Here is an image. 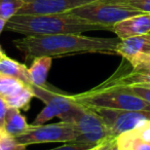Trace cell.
<instances>
[{
	"label": "cell",
	"mask_w": 150,
	"mask_h": 150,
	"mask_svg": "<svg viewBox=\"0 0 150 150\" xmlns=\"http://www.w3.org/2000/svg\"><path fill=\"white\" fill-rule=\"evenodd\" d=\"M120 39L92 37L82 34H56L43 36H24L13 41L15 46L27 61L38 57H65L77 54H117Z\"/></svg>",
	"instance_id": "1"
},
{
	"label": "cell",
	"mask_w": 150,
	"mask_h": 150,
	"mask_svg": "<svg viewBox=\"0 0 150 150\" xmlns=\"http://www.w3.org/2000/svg\"><path fill=\"white\" fill-rule=\"evenodd\" d=\"M5 29L24 36L56 34H82L84 32L107 30L98 24L66 13L56 15H16L6 22Z\"/></svg>",
	"instance_id": "2"
},
{
	"label": "cell",
	"mask_w": 150,
	"mask_h": 150,
	"mask_svg": "<svg viewBox=\"0 0 150 150\" xmlns=\"http://www.w3.org/2000/svg\"><path fill=\"white\" fill-rule=\"evenodd\" d=\"M78 103L92 108L116 110H150V103L132 94L122 86L101 84L88 92L74 95Z\"/></svg>",
	"instance_id": "3"
},
{
	"label": "cell",
	"mask_w": 150,
	"mask_h": 150,
	"mask_svg": "<svg viewBox=\"0 0 150 150\" xmlns=\"http://www.w3.org/2000/svg\"><path fill=\"white\" fill-rule=\"evenodd\" d=\"M69 13L112 31V27L116 23L142 13L118 2L117 0H99L73 9Z\"/></svg>",
	"instance_id": "4"
},
{
	"label": "cell",
	"mask_w": 150,
	"mask_h": 150,
	"mask_svg": "<svg viewBox=\"0 0 150 150\" xmlns=\"http://www.w3.org/2000/svg\"><path fill=\"white\" fill-rule=\"evenodd\" d=\"M70 123L77 134L76 142L79 143L98 145L113 138L104 119L92 107L80 104Z\"/></svg>",
	"instance_id": "5"
},
{
	"label": "cell",
	"mask_w": 150,
	"mask_h": 150,
	"mask_svg": "<svg viewBox=\"0 0 150 150\" xmlns=\"http://www.w3.org/2000/svg\"><path fill=\"white\" fill-rule=\"evenodd\" d=\"M17 140L23 145L39 143H70L76 142L77 134L72 123L61 121L52 125H32L21 135Z\"/></svg>",
	"instance_id": "6"
},
{
	"label": "cell",
	"mask_w": 150,
	"mask_h": 150,
	"mask_svg": "<svg viewBox=\"0 0 150 150\" xmlns=\"http://www.w3.org/2000/svg\"><path fill=\"white\" fill-rule=\"evenodd\" d=\"M104 119L111 136L117 138L125 132L132 131L150 121V110H116L94 108Z\"/></svg>",
	"instance_id": "7"
},
{
	"label": "cell",
	"mask_w": 150,
	"mask_h": 150,
	"mask_svg": "<svg viewBox=\"0 0 150 150\" xmlns=\"http://www.w3.org/2000/svg\"><path fill=\"white\" fill-rule=\"evenodd\" d=\"M31 88L34 97L40 99L43 101L44 104L50 106L61 121L71 122L73 116L80 106V103L75 100L73 96L66 95L47 84L41 86H32Z\"/></svg>",
	"instance_id": "8"
},
{
	"label": "cell",
	"mask_w": 150,
	"mask_h": 150,
	"mask_svg": "<svg viewBox=\"0 0 150 150\" xmlns=\"http://www.w3.org/2000/svg\"><path fill=\"white\" fill-rule=\"evenodd\" d=\"M116 52L135 70L150 69V34L120 39Z\"/></svg>",
	"instance_id": "9"
},
{
	"label": "cell",
	"mask_w": 150,
	"mask_h": 150,
	"mask_svg": "<svg viewBox=\"0 0 150 150\" xmlns=\"http://www.w3.org/2000/svg\"><path fill=\"white\" fill-rule=\"evenodd\" d=\"M99 0H24L17 15H56L66 13Z\"/></svg>",
	"instance_id": "10"
},
{
	"label": "cell",
	"mask_w": 150,
	"mask_h": 150,
	"mask_svg": "<svg viewBox=\"0 0 150 150\" xmlns=\"http://www.w3.org/2000/svg\"><path fill=\"white\" fill-rule=\"evenodd\" d=\"M0 97L8 107L27 110L34 95L31 86L0 73Z\"/></svg>",
	"instance_id": "11"
},
{
	"label": "cell",
	"mask_w": 150,
	"mask_h": 150,
	"mask_svg": "<svg viewBox=\"0 0 150 150\" xmlns=\"http://www.w3.org/2000/svg\"><path fill=\"white\" fill-rule=\"evenodd\" d=\"M112 32L119 39L150 33V13H140L116 23L112 27Z\"/></svg>",
	"instance_id": "12"
},
{
	"label": "cell",
	"mask_w": 150,
	"mask_h": 150,
	"mask_svg": "<svg viewBox=\"0 0 150 150\" xmlns=\"http://www.w3.org/2000/svg\"><path fill=\"white\" fill-rule=\"evenodd\" d=\"M0 73L7 75L9 77L16 78L28 86H32L29 68H27L26 65L21 64L7 56L0 60Z\"/></svg>",
	"instance_id": "13"
},
{
	"label": "cell",
	"mask_w": 150,
	"mask_h": 150,
	"mask_svg": "<svg viewBox=\"0 0 150 150\" xmlns=\"http://www.w3.org/2000/svg\"><path fill=\"white\" fill-rule=\"evenodd\" d=\"M50 57H38L33 60L29 68V74L31 83L33 86H41L46 84V77L52 67Z\"/></svg>",
	"instance_id": "14"
},
{
	"label": "cell",
	"mask_w": 150,
	"mask_h": 150,
	"mask_svg": "<svg viewBox=\"0 0 150 150\" xmlns=\"http://www.w3.org/2000/svg\"><path fill=\"white\" fill-rule=\"evenodd\" d=\"M29 127L25 116L21 113L20 109L8 107L6 115L4 119V127L3 129L9 134V135L17 137L26 131Z\"/></svg>",
	"instance_id": "15"
},
{
	"label": "cell",
	"mask_w": 150,
	"mask_h": 150,
	"mask_svg": "<svg viewBox=\"0 0 150 150\" xmlns=\"http://www.w3.org/2000/svg\"><path fill=\"white\" fill-rule=\"evenodd\" d=\"M116 140L120 150H150V143L140 139L132 131L119 135Z\"/></svg>",
	"instance_id": "16"
},
{
	"label": "cell",
	"mask_w": 150,
	"mask_h": 150,
	"mask_svg": "<svg viewBox=\"0 0 150 150\" xmlns=\"http://www.w3.org/2000/svg\"><path fill=\"white\" fill-rule=\"evenodd\" d=\"M24 0H0V18L8 21L19 13Z\"/></svg>",
	"instance_id": "17"
},
{
	"label": "cell",
	"mask_w": 150,
	"mask_h": 150,
	"mask_svg": "<svg viewBox=\"0 0 150 150\" xmlns=\"http://www.w3.org/2000/svg\"><path fill=\"white\" fill-rule=\"evenodd\" d=\"M0 150H28L17 138L9 135L4 129H0Z\"/></svg>",
	"instance_id": "18"
},
{
	"label": "cell",
	"mask_w": 150,
	"mask_h": 150,
	"mask_svg": "<svg viewBox=\"0 0 150 150\" xmlns=\"http://www.w3.org/2000/svg\"><path fill=\"white\" fill-rule=\"evenodd\" d=\"M142 13H150V0H117Z\"/></svg>",
	"instance_id": "19"
},
{
	"label": "cell",
	"mask_w": 150,
	"mask_h": 150,
	"mask_svg": "<svg viewBox=\"0 0 150 150\" xmlns=\"http://www.w3.org/2000/svg\"><path fill=\"white\" fill-rule=\"evenodd\" d=\"M54 117H56L54 111L50 106L45 105V107L42 109L41 112L34 119V121L32 122V125H42L45 122H47V121H50V119H52Z\"/></svg>",
	"instance_id": "20"
},
{
	"label": "cell",
	"mask_w": 150,
	"mask_h": 150,
	"mask_svg": "<svg viewBox=\"0 0 150 150\" xmlns=\"http://www.w3.org/2000/svg\"><path fill=\"white\" fill-rule=\"evenodd\" d=\"M123 88H125L127 91L131 92L132 94L136 95V96L140 97L143 100L147 101L148 103H150V88L144 86H122Z\"/></svg>",
	"instance_id": "21"
},
{
	"label": "cell",
	"mask_w": 150,
	"mask_h": 150,
	"mask_svg": "<svg viewBox=\"0 0 150 150\" xmlns=\"http://www.w3.org/2000/svg\"><path fill=\"white\" fill-rule=\"evenodd\" d=\"M132 132L143 141L150 143V121H147L140 127L132 129Z\"/></svg>",
	"instance_id": "22"
},
{
	"label": "cell",
	"mask_w": 150,
	"mask_h": 150,
	"mask_svg": "<svg viewBox=\"0 0 150 150\" xmlns=\"http://www.w3.org/2000/svg\"><path fill=\"white\" fill-rule=\"evenodd\" d=\"M95 146L96 145H92V144H84L79 143V142H70V143H66L65 145L50 150H88L91 148L95 147Z\"/></svg>",
	"instance_id": "23"
},
{
	"label": "cell",
	"mask_w": 150,
	"mask_h": 150,
	"mask_svg": "<svg viewBox=\"0 0 150 150\" xmlns=\"http://www.w3.org/2000/svg\"><path fill=\"white\" fill-rule=\"evenodd\" d=\"M98 150H120L117 145L116 138H110L98 145Z\"/></svg>",
	"instance_id": "24"
},
{
	"label": "cell",
	"mask_w": 150,
	"mask_h": 150,
	"mask_svg": "<svg viewBox=\"0 0 150 150\" xmlns=\"http://www.w3.org/2000/svg\"><path fill=\"white\" fill-rule=\"evenodd\" d=\"M7 109H8V106H7L6 102L0 97V129H3L4 127V119Z\"/></svg>",
	"instance_id": "25"
},
{
	"label": "cell",
	"mask_w": 150,
	"mask_h": 150,
	"mask_svg": "<svg viewBox=\"0 0 150 150\" xmlns=\"http://www.w3.org/2000/svg\"><path fill=\"white\" fill-rule=\"evenodd\" d=\"M6 22L7 21H5V20H3V19H1V18H0V34H1V32H2L3 30L5 29V25H6Z\"/></svg>",
	"instance_id": "26"
},
{
	"label": "cell",
	"mask_w": 150,
	"mask_h": 150,
	"mask_svg": "<svg viewBox=\"0 0 150 150\" xmlns=\"http://www.w3.org/2000/svg\"><path fill=\"white\" fill-rule=\"evenodd\" d=\"M5 56H6V54H4V52H3V50H1V47H0V60H1L2 58H4Z\"/></svg>",
	"instance_id": "27"
},
{
	"label": "cell",
	"mask_w": 150,
	"mask_h": 150,
	"mask_svg": "<svg viewBox=\"0 0 150 150\" xmlns=\"http://www.w3.org/2000/svg\"><path fill=\"white\" fill-rule=\"evenodd\" d=\"M140 86H147V88H150V83H147V84H140Z\"/></svg>",
	"instance_id": "28"
},
{
	"label": "cell",
	"mask_w": 150,
	"mask_h": 150,
	"mask_svg": "<svg viewBox=\"0 0 150 150\" xmlns=\"http://www.w3.org/2000/svg\"><path fill=\"white\" fill-rule=\"evenodd\" d=\"M149 34H150V33H149Z\"/></svg>",
	"instance_id": "29"
}]
</instances>
